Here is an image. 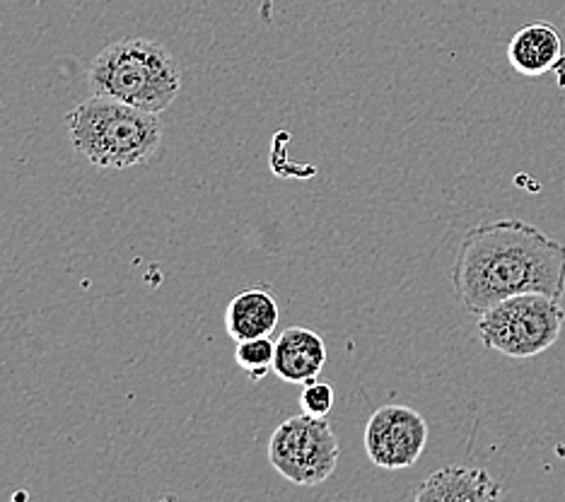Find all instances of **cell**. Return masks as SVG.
Returning <instances> with one entry per match:
<instances>
[{
  "instance_id": "6da1fadb",
  "label": "cell",
  "mask_w": 565,
  "mask_h": 502,
  "mask_svg": "<svg viewBox=\"0 0 565 502\" xmlns=\"http://www.w3.org/2000/svg\"><path fill=\"white\" fill-rule=\"evenodd\" d=\"M452 288L473 314L522 292H544L561 300L565 244L515 217L477 225L461 237Z\"/></svg>"
},
{
  "instance_id": "8fae6325",
  "label": "cell",
  "mask_w": 565,
  "mask_h": 502,
  "mask_svg": "<svg viewBox=\"0 0 565 502\" xmlns=\"http://www.w3.org/2000/svg\"><path fill=\"white\" fill-rule=\"evenodd\" d=\"M274 355H276V343L271 341V337L237 341V348H235L237 365L252 382H262L268 372H274Z\"/></svg>"
},
{
  "instance_id": "7a4b0ae2",
  "label": "cell",
  "mask_w": 565,
  "mask_h": 502,
  "mask_svg": "<svg viewBox=\"0 0 565 502\" xmlns=\"http://www.w3.org/2000/svg\"><path fill=\"white\" fill-rule=\"evenodd\" d=\"M75 152L99 170H128L152 160L162 143L158 114L93 95L68 114Z\"/></svg>"
},
{
  "instance_id": "8992f818",
  "label": "cell",
  "mask_w": 565,
  "mask_h": 502,
  "mask_svg": "<svg viewBox=\"0 0 565 502\" xmlns=\"http://www.w3.org/2000/svg\"><path fill=\"white\" fill-rule=\"evenodd\" d=\"M428 423L408 406L377 408L365 428V452L380 469H408L426 452Z\"/></svg>"
},
{
  "instance_id": "3957f363",
  "label": "cell",
  "mask_w": 565,
  "mask_h": 502,
  "mask_svg": "<svg viewBox=\"0 0 565 502\" xmlns=\"http://www.w3.org/2000/svg\"><path fill=\"white\" fill-rule=\"evenodd\" d=\"M89 93L162 114L182 89V71L162 44L150 39H119L102 49L87 73Z\"/></svg>"
},
{
  "instance_id": "7c38bea8",
  "label": "cell",
  "mask_w": 565,
  "mask_h": 502,
  "mask_svg": "<svg viewBox=\"0 0 565 502\" xmlns=\"http://www.w3.org/2000/svg\"><path fill=\"white\" fill-rule=\"evenodd\" d=\"M302 414L327 418L333 408V386L329 382H305L300 392Z\"/></svg>"
},
{
  "instance_id": "52a82bcc",
  "label": "cell",
  "mask_w": 565,
  "mask_h": 502,
  "mask_svg": "<svg viewBox=\"0 0 565 502\" xmlns=\"http://www.w3.org/2000/svg\"><path fill=\"white\" fill-rule=\"evenodd\" d=\"M503 488L483 469L445 467L428 476L414 493L416 502H493Z\"/></svg>"
},
{
  "instance_id": "30bf717a",
  "label": "cell",
  "mask_w": 565,
  "mask_h": 502,
  "mask_svg": "<svg viewBox=\"0 0 565 502\" xmlns=\"http://www.w3.org/2000/svg\"><path fill=\"white\" fill-rule=\"evenodd\" d=\"M280 309L266 288H247L230 300L225 309V329L230 339L249 341L271 337L278 327Z\"/></svg>"
},
{
  "instance_id": "277c9868",
  "label": "cell",
  "mask_w": 565,
  "mask_h": 502,
  "mask_svg": "<svg viewBox=\"0 0 565 502\" xmlns=\"http://www.w3.org/2000/svg\"><path fill=\"white\" fill-rule=\"evenodd\" d=\"M565 309L544 292H522L488 307L479 314V339L505 357H534L561 337Z\"/></svg>"
},
{
  "instance_id": "5b68a950",
  "label": "cell",
  "mask_w": 565,
  "mask_h": 502,
  "mask_svg": "<svg viewBox=\"0 0 565 502\" xmlns=\"http://www.w3.org/2000/svg\"><path fill=\"white\" fill-rule=\"evenodd\" d=\"M341 447L327 418L295 416L268 440V461L295 485H319L337 471Z\"/></svg>"
},
{
  "instance_id": "ba28073f",
  "label": "cell",
  "mask_w": 565,
  "mask_h": 502,
  "mask_svg": "<svg viewBox=\"0 0 565 502\" xmlns=\"http://www.w3.org/2000/svg\"><path fill=\"white\" fill-rule=\"evenodd\" d=\"M327 365V343L317 331L290 327L276 341L274 372L288 384L312 382Z\"/></svg>"
},
{
  "instance_id": "9c48e42d",
  "label": "cell",
  "mask_w": 565,
  "mask_h": 502,
  "mask_svg": "<svg viewBox=\"0 0 565 502\" xmlns=\"http://www.w3.org/2000/svg\"><path fill=\"white\" fill-rule=\"evenodd\" d=\"M508 61L524 77H542L563 66V39L546 22L526 24L510 39Z\"/></svg>"
}]
</instances>
